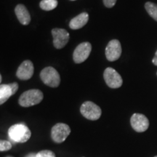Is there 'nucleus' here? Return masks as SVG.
<instances>
[{
  "instance_id": "23",
  "label": "nucleus",
  "mask_w": 157,
  "mask_h": 157,
  "mask_svg": "<svg viewBox=\"0 0 157 157\" xmlns=\"http://www.w3.org/2000/svg\"><path fill=\"white\" fill-rule=\"evenodd\" d=\"M71 1H75V0H71Z\"/></svg>"
},
{
  "instance_id": "12",
  "label": "nucleus",
  "mask_w": 157,
  "mask_h": 157,
  "mask_svg": "<svg viewBox=\"0 0 157 157\" xmlns=\"http://www.w3.org/2000/svg\"><path fill=\"white\" fill-rule=\"evenodd\" d=\"M18 90V84L17 82L9 84H1L0 86V104L5 103L12 95H13Z\"/></svg>"
},
{
  "instance_id": "2",
  "label": "nucleus",
  "mask_w": 157,
  "mask_h": 157,
  "mask_svg": "<svg viewBox=\"0 0 157 157\" xmlns=\"http://www.w3.org/2000/svg\"><path fill=\"white\" fill-rule=\"evenodd\" d=\"M44 95L39 90H29L23 93L19 98L18 103L23 107H30L37 105L43 100Z\"/></svg>"
},
{
  "instance_id": "3",
  "label": "nucleus",
  "mask_w": 157,
  "mask_h": 157,
  "mask_svg": "<svg viewBox=\"0 0 157 157\" xmlns=\"http://www.w3.org/2000/svg\"><path fill=\"white\" fill-rule=\"evenodd\" d=\"M40 78L42 81L51 87H58L60 82V74L58 71L53 67H46L40 73Z\"/></svg>"
},
{
  "instance_id": "16",
  "label": "nucleus",
  "mask_w": 157,
  "mask_h": 157,
  "mask_svg": "<svg viewBox=\"0 0 157 157\" xmlns=\"http://www.w3.org/2000/svg\"><path fill=\"white\" fill-rule=\"evenodd\" d=\"M145 8H146L147 13L149 15L154 18L155 21H157V5L155 3L148 2L145 5Z\"/></svg>"
},
{
  "instance_id": "4",
  "label": "nucleus",
  "mask_w": 157,
  "mask_h": 157,
  "mask_svg": "<svg viewBox=\"0 0 157 157\" xmlns=\"http://www.w3.org/2000/svg\"><path fill=\"white\" fill-rule=\"evenodd\" d=\"M80 112L86 119L95 121L101 117L102 111L101 108L93 102L86 101L81 105Z\"/></svg>"
},
{
  "instance_id": "1",
  "label": "nucleus",
  "mask_w": 157,
  "mask_h": 157,
  "mask_svg": "<svg viewBox=\"0 0 157 157\" xmlns=\"http://www.w3.org/2000/svg\"><path fill=\"white\" fill-rule=\"evenodd\" d=\"M31 130L24 124H16L10 127L8 136L12 140L16 143H23L30 139Z\"/></svg>"
},
{
  "instance_id": "9",
  "label": "nucleus",
  "mask_w": 157,
  "mask_h": 157,
  "mask_svg": "<svg viewBox=\"0 0 157 157\" xmlns=\"http://www.w3.org/2000/svg\"><path fill=\"white\" fill-rule=\"evenodd\" d=\"M53 44L56 49L63 48L69 40V34L63 29H54L52 30Z\"/></svg>"
},
{
  "instance_id": "18",
  "label": "nucleus",
  "mask_w": 157,
  "mask_h": 157,
  "mask_svg": "<svg viewBox=\"0 0 157 157\" xmlns=\"http://www.w3.org/2000/svg\"><path fill=\"white\" fill-rule=\"evenodd\" d=\"M36 157H56V154L52 151L43 150L37 153Z\"/></svg>"
},
{
  "instance_id": "13",
  "label": "nucleus",
  "mask_w": 157,
  "mask_h": 157,
  "mask_svg": "<svg viewBox=\"0 0 157 157\" xmlns=\"http://www.w3.org/2000/svg\"><path fill=\"white\" fill-rule=\"evenodd\" d=\"M15 13L21 24L26 25L31 22L30 13L23 5H17L15 9Z\"/></svg>"
},
{
  "instance_id": "14",
  "label": "nucleus",
  "mask_w": 157,
  "mask_h": 157,
  "mask_svg": "<svg viewBox=\"0 0 157 157\" xmlns=\"http://www.w3.org/2000/svg\"><path fill=\"white\" fill-rule=\"evenodd\" d=\"M89 20V15L87 13H82L77 16L74 17L71 21L69 23V26L71 29L74 30H77V29H82V27L84 26Z\"/></svg>"
},
{
  "instance_id": "24",
  "label": "nucleus",
  "mask_w": 157,
  "mask_h": 157,
  "mask_svg": "<svg viewBox=\"0 0 157 157\" xmlns=\"http://www.w3.org/2000/svg\"><path fill=\"white\" fill-rule=\"evenodd\" d=\"M154 157H157V156H154Z\"/></svg>"
},
{
  "instance_id": "15",
  "label": "nucleus",
  "mask_w": 157,
  "mask_h": 157,
  "mask_svg": "<svg viewBox=\"0 0 157 157\" xmlns=\"http://www.w3.org/2000/svg\"><path fill=\"white\" fill-rule=\"evenodd\" d=\"M39 6L44 10H52L56 9V7L58 6V1L57 0H42L39 4Z\"/></svg>"
},
{
  "instance_id": "22",
  "label": "nucleus",
  "mask_w": 157,
  "mask_h": 157,
  "mask_svg": "<svg viewBox=\"0 0 157 157\" xmlns=\"http://www.w3.org/2000/svg\"><path fill=\"white\" fill-rule=\"evenodd\" d=\"M6 157H13V156H6Z\"/></svg>"
},
{
  "instance_id": "8",
  "label": "nucleus",
  "mask_w": 157,
  "mask_h": 157,
  "mask_svg": "<svg viewBox=\"0 0 157 157\" xmlns=\"http://www.w3.org/2000/svg\"><path fill=\"white\" fill-rule=\"evenodd\" d=\"M121 55V46L117 39L110 41L105 48V56L108 60L113 62L120 58Z\"/></svg>"
},
{
  "instance_id": "6",
  "label": "nucleus",
  "mask_w": 157,
  "mask_h": 157,
  "mask_svg": "<svg viewBox=\"0 0 157 157\" xmlns=\"http://www.w3.org/2000/svg\"><path fill=\"white\" fill-rule=\"evenodd\" d=\"M103 77L105 83L109 87L117 89L122 85V78L113 68H107L104 71Z\"/></svg>"
},
{
  "instance_id": "7",
  "label": "nucleus",
  "mask_w": 157,
  "mask_h": 157,
  "mask_svg": "<svg viewBox=\"0 0 157 157\" xmlns=\"http://www.w3.org/2000/svg\"><path fill=\"white\" fill-rule=\"evenodd\" d=\"M92 50L91 44L89 42H83L78 44L74 50L73 58L76 63H82L85 61L89 57Z\"/></svg>"
},
{
  "instance_id": "17",
  "label": "nucleus",
  "mask_w": 157,
  "mask_h": 157,
  "mask_svg": "<svg viewBox=\"0 0 157 157\" xmlns=\"http://www.w3.org/2000/svg\"><path fill=\"white\" fill-rule=\"evenodd\" d=\"M12 148V144L10 141L1 140L0 141V151H5Z\"/></svg>"
},
{
  "instance_id": "21",
  "label": "nucleus",
  "mask_w": 157,
  "mask_h": 157,
  "mask_svg": "<svg viewBox=\"0 0 157 157\" xmlns=\"http://www.w3.org/2000/svg\"><path fill=\"white\" fill-rule=\"evenodd\" d=\"M25 157H36V154H32V153H31V154H29L27 155V156Z\"/></svg>"
},
{
  "instance_id": "5",
  "label": "nucleus",
  "mask_w": 157,
  "mask_h": 157,
  "mask_svg": "<svg viewBox=\"0 0 157 157\" xmlns=\"http://www.w3.org/2000/svg\"><path fill=\"white\" fill-rule=\"evenodd\" d=\"M71 133L69 126L64 123H58L51 129V137L57 143H61L66 140Z\"/></svg>"
},
{
  "instance_id": "10",
  "label": "nucleus",
  "mask_w": 157,
  "mask_h": 157,
  "mask_svg": "<svg viewBox=\"0 0 157 157\" xmlns=\"http://www.w3.org/2000/svg\"><path fill=\"white\" fill-rule=\"evenodd\" d=\"M131 126L137 132L147 130L149 127V121L146 116L140 113H134L130 119Z\"/></svg>"
},
{
  "instance_id": "11",
  "label": "nucleus",
  "mask_w": 157,
  "mask_h": 157,
  "mask_svg": "<svg viewBox=\"0 0 157 157\" xmlns=\"http://www.w3.org/2000/svg\"><path fill=\"white\" fill-rule=\"evenodd\" d=\"M34 65L32 62L27 60L20 65L16 72L17 77L21 80H29L34 74Z\"/></svg>"
},
{
  "instance_id": "20",
  "label": "nucleus",
  "mask_w": 157,
  "mask_h": 157,
  "mask_svg": "<svg viewBox=\"0 0 157 157\" xmlns=\"http://www.w3.org/2000/svg\"><path fill=\"white\" fill-rule=\"evenodd\" d=\"M152 62H153V63L155 65V66H157V51L156 52V53H155V56H154V58H153Z\"/></svg>"
},
{
  "instance_id": "19",
  "label": "nucleus",
  "mask_w": 157,
  "mask_h": 157,
  "mask_svg": "<svg viewBox=\"0 0 157 157\" xmlns=\"http://www.w3.org/2000/svg\"><path fill=\"white\" fill-rule=\"evenodd\" d=\"M116 2H117V0H103L104 5H105V7H109V8L113 7Z\"/></svg>"
}]
</instances>
